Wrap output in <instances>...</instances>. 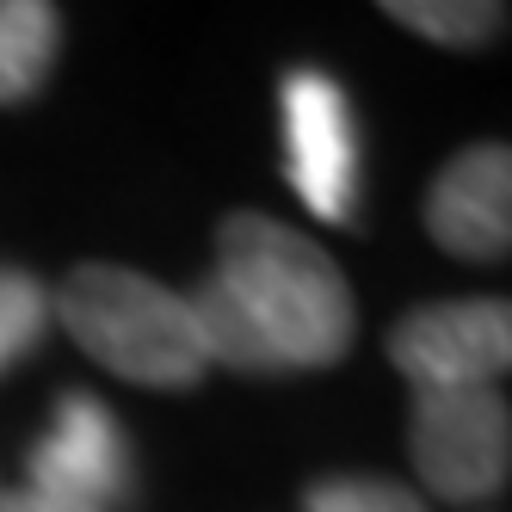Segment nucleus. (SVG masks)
I'll use <instances>...</instances> for the list:
<instances>
[{"mask_svg":"<svg viewBox=\"0 0 512 512\" xmlns=\"http://www.w3.org/2000/svg\"><path fill=\"white\" fill-rule=\"evenodd\" d=\"M0 512H93V506L56 500V494H38V488H0Z\"/></svg>","mask_w":512,"mask_h":512,"instance_id":"f8f14e48","label":"nucleus"},{"mask_svg":"<svg viewBox=\"0 0 512 512\" xmlns=\"http://www.w3.org/2000/svg\"><path fill=\"white\" fill-rule=\"evenodd\" d=\"M303 512H426V500L389 475H327L309 488Z\"/></svg>","mask_w":512,"mask_h":512,"instance_id":"9b49d317","label":"nucleus"},{"mask_svg":"<svg viewBox=\"0 0 512 512\" xmlns=\"http://www.w3.org/2000/svg\"><path fill=\"white\" fill-rule=\"evenodd\" d=\"M389 364L414 395L494 389L512 364V309L506 297H457L408 309L389 327Z\"/></svg>","mask_w":512,"mask_h":512,"instance_id":"20e7f679","label":"nucleus"},{"mask_svg":"<svg viewBox=\"0 0 512 512\" xmlns=\"http://www.w3.org/2000/svg\"><path fill=\"white\" fill-rule=\"evenodd\" d=\"M62 50L56 0H0V105H25L44 93Z\"/></svg>","mask_w":512,"mask_h":512,"instance_id":"6e6552de","label":"nucleus"},{"mask_svg":"<svg viewBox=\"0 0 512 512\" xmlns=\"http://www.w3.org/2000/svg\"><path fill=\"white\" fill-rule=\"evenodd\" d=\"M50 309L75 334V346L124 383L192 389L210 371L192 303L130 266H75Z\"/></svg>","mask_w":512,"mask_h":512,"instance_id":"f03ea898","label":"nucleus"},{"mask_svg":"<svg viewBox=\"0 0 512 512\" xmlns=\"http://www.w3.org/2000/svg\"><path fill=\"white\" fill-rule=\"evenodd\" d=\"M426 235L457 260H506L512 247V155L506 142H469L426 186Z\"/></svg>","mask_w":512,"mask_h":512,"instance_id":"0eeeda50","label":"nucleus"},{"mask_svg":"<svg viewBox=\"0 0 512 512\" xmlns=\"http://www.w3.org/2000/svg\"><path fill=\"white\" fill-rule=\"evenodd\" d=\"M377 7L445 50H488L506 31V0H377Z\"/></svg>","mask_w":512,"mask_h":512,"instance_id":"1a4fd4ad","label":"nucleus"},{"mask_svg":"<svg viewBox=\"0 0 512 512\" xmlns=\"http://www.w3.org/2000/svg\"><path fill=\"white\" fill-rule=\"evenodd\" d=\"M284 112V179L321 223H352L358 204V124L352 99L321 68H290L278 87Z\"/></svg>","mask_w":512,"mask_h":512,"instance_id":"39448f33","label":"nucleus"},{"mask_svg":"<svg viewBox=\"0 0 512 512\" xmlns=\"http://www.w3.org/2000/svg\"><path fill=\"white\" fill-rule=\"evenodd\" d=\"M408 451L420 482L438 500H494L512 475V414L500 389H457V395H414Z\"/></svg>","mask_w":512,"mask_h":512,"instance_id":"7ed1b4c3","label":"nucleus"},{"mask_svg":"<svg viewBox=\"0 0 512 512\" xmlns=\"http://www.w3.org/2000/svg\"><path fill=\"white\" fill-rule=\"evenodd\" d=\"M25 488L75 500L93 512H124L136 500V457H130V432L118 414L93 395H62L50 426L38 432V445L25 457Z\"/></svg>","mask_w":512,"mask_h":512,"instance_id":"423d86ee","label":"nucleus"},{"mask_svg":"<svg viewBox=\"0 0 512 512\" xmlns=\"http://www.w3.org/2000/svg\"><path fill=\"white\" fill-rule=\"evenodd\" d=\"M186 303L198 315L204 358L247 377L327 371L352 346V284L340 266L309 235L260 210L223 216L216 272Z\"/></svg>","mask_w":512,"mask_h":512,"instance_id":"f257e3e1","label":"nucleus"},{"mask_svg":"<svg viewBox=\"0 0 512 512\" xmlns=\"http://www.w3.org/2000/svg\"><path fill=\"white\" fill-rule=\"evenodd\" d=\"M50 321H56L50 290L19 266H0V371H13V364H25L38 352Z\"/></svg>","mask_w":512,"mask_h":512,"instance_id":"9d476101","label":"nucleus"}]
</instances>
